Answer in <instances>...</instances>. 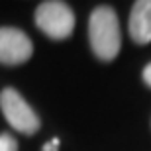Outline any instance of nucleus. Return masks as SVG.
I'll return each instance as SVG.
<instances>
[{"mask_svg":"<svg viewBox=\"0 0 151 151\" xmlns=\"http://www.w3.org/2000/svg\"><path fill=\"white\" fill-rule=\"evenodd\" d=\"M141 77H143V83H145L147 86H151V63H149V65H145V69H143Z\"/></svg>","mask_w":151,"mask_h":151,"instance_id":"6e6552de","label":"nucleus"},{"mask_svg":"<svg viewBox=\"0 0 151 151\" xmlns=\"http://www.w3.org/2000/svg\"><path fill=\"white\" fill-rule=\"evenodd\" d=\"M0 108H2V114H4L6 122L10 124L16 132H20V134L34 135L41 128V120L35 114V110L12 86H6L0 92Z\"/></svg>","mask_w":151,"mask_h":151,"instance_id":"7ed1b4c3","label":"nucleus"},{"mask_svg":"<svg viewBox=\"0 0 151 151\" xmlns=\"http://www.w3.org/2000/svg\"><path fill=\"white\" fill-rule=\"evenodd\" d=\"M59 143H61V141H59V137H53V139H51L49 143H45V145H43V149H41V151H57Z\"/></svg>","mask_w":151,"mask_h":151,"instance_id":"0eeeda50","label":"nucleus"},{"mask_svg":"<svg viewBox=\"0 0 151 151\" xmlns=\"http://www.w3.org/2000/svg\"><path fill=\"white\" fill-rule=\"evenodd\" d=\"M128 29L137 45H147L151 41V0H137L132 6Z\"/></svg>","mask_w":151,"mask_h":151,"instance_id":"39448f33","label":"nucleus"},{"mask_svg":"<svg viewBox=\"0 0 151 151\" xmlns=\"http://www.w3.org/2000/svg\"><path fill=\"white\" fill-rule=\"evenodd\" d=\"M34 43L22 29L4 26L0 28V63L2 65H22L29 61Z\"/></svg>","mask_w":151,"mask_h":151,"instance_id":"20e7f679","label":"nucleus"},{"mask_svg":"<svg viewBox=\"0 0 151 151\" xmlns=\"http://www.w3.org/2000/svg\"><path fill=\"white\" fill-rule=\"evenodd\" d=\"M88 41L90 49L100 61H114L122 47L120 22L114 8L98 6L88 18Z\"/></svg>","mask_w":151,"mask_h":151,"instance_id":"f257e3e1","label":"nucleus"},{"mask_svg":"<svg viewBox=\"0 0 151 151\" xmlns=\"http://www.w3.org/2000/svg\"><path fill=\"white\" fill-rule=\"evenodd\" d=\"M0 151H18V141L12 134H0Z\"/></svg>","mask_w":151,"mask_h":151,"instance_id":"423d86ee","label":"nucleus"},{"mask_svg":"<svg viewBox=\"0 0 151 151\" xmlns=\"http://www.w3.org/2000/svg\"><path fill=\"white\" fill-rule=\"evenodd\" d=\"M35 26L49 39H67L75 29V14L71 6L59 0H47L35 8Z\"/></svg>","mask_w":151,"mask_h":151,"instance_id":"f03ea898","label":"nucleus"}]
</instances>
